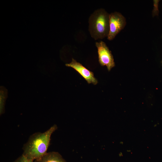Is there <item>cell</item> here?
<instances>
[{
	"label": "cell",
	"mask_w": 162,
	"mask_h": 162,
	"mask_svg": "<svg viewBox=\"0 0 162 162\" xmlns=\"http://www.w3.org/2000/svg\"><path fill=\"white\" fill-rule=\"evenodd\" d=\"M33 162H66L62 155L55 152H47L39 159L35 160Z\"/></svg>",
	"instance_id": "obj_6"
},
{
	"label": "cell",
	"mask_w": 162,
	"mask_h": 162,
	"mask_svg": "<svg viewBox=\"0 0 162 162\" xmlns=\"http://www.w3.org/2000/svg\"><path fill=\"white\" fill-rule=\"evenodd\" d=\"M160 0H154L153 1L154 8L152 11V16L158 15L159 10L158 9V4Z\"/></svg>",
	"instance_id": "obj_7"
},
{
	"label": "cell",
	"mask_w": 162,
	"mask_h": 162,
	"mask_svg": "<svg viewBox=\"0 0 162 162\" xmlns=\"http://www.w3.org/2000/svg\"><path fill=\"white\" fill-rule=\"evenodd\" d=\"M161 63H162V61H161Z\"/></svg>",
	"instance_id": "obj_9"
},
{
	"label": "cell",
	"mask_w": 162,
	"mask_h": 162,
	"mask_svg": "<svg viewBox=\"0 0 162 162\" xmlns=\"http://www.w3.org/2000/svg\"><path fill=\"white\" fill-rule=\"evenodd\" d=\"M57 128L54 124L43 133L37 132L31 135L23 146L22 154L33 161L42 157L47 153L51 136Z\"/></svg>",
	"instance_id": "obj_1"
},
{
	"label": "cell",
	"mask_w": 162,
	"mask_h": 162,
	"mask_svg": "<svg viewBox=\"0 0 162 162\" xmlns=\"http://www.w3.org/2000/svg\"><path fill=\"white\" fill-rule=\"evenodd\" d=\"M65 65L74 69L85 79L88 83H92L94 85L98 83V81L94 77L93 73L87 69L80 63L77 62L74 59L72 58L71 62L66 64Z\"/></svg>",
	"instance_id": "obj_5"
},
{
	"label": "cell",
	"mask_w": 162,
	"mask_h": 162,
	"mask_svg": "<svg viewBox=\"0 0 162 162\" xmlns=\"http://www.w3.org/2000/svg\"><path fill=\"white\" fill-rule=\"evenodd\" d=\"M95 45L97 48L100 64L102 66H106L108 70L110 71L115 66L111 52L106 44L102 41L96 42Z\"/></svg>",
	"instance_id": "obj_4"
},
{
	"label": "cell",
	"mask_w": 162,
	"mask_h": 162,
	"mask_svg": "<svg viewBox=\"0 0 162 162\" xmlns=\"http://www.w3.org/2000/svg\"><path fill=\"white\" fill-rule=\"evenodd\" d=\"M110 14L103 8L95 10L88 19V30L95 40L107 37L109 32Z\"/></svg>",
	"instance_id": "obj_2"
},
{
	"label": "cell",
	"mask_w": 162,
	"mask_h": 162,
	"mask_svg": "<svg viewBox=\"0 0 162 162\" xmlns=\"http://www.w3.org/2000/svg\"><path fill=\"white\" fill-rule=\"evenodd\" d=\"M13 162H33V161L28 159L22 154Z\"/></svg>",
	"instance_id": "obj_8"
},
{
	"label": "cell",
	"mask_w": 162,
	"mask_h": 162,
	"mask_svg": "<svg viewBox=\"0 0 162 162\" xmlns=\"http://www.w3.org/2000/svg\"><path fill=\"white\" fill-rule=\"evenodd\" d=\"M126 24V19L121 13L115 12L110 14L109 32L107 37L109 40H113L123 30Z\"/></svg>",
	"instance_id": "obj_3"
}]
</instances>
